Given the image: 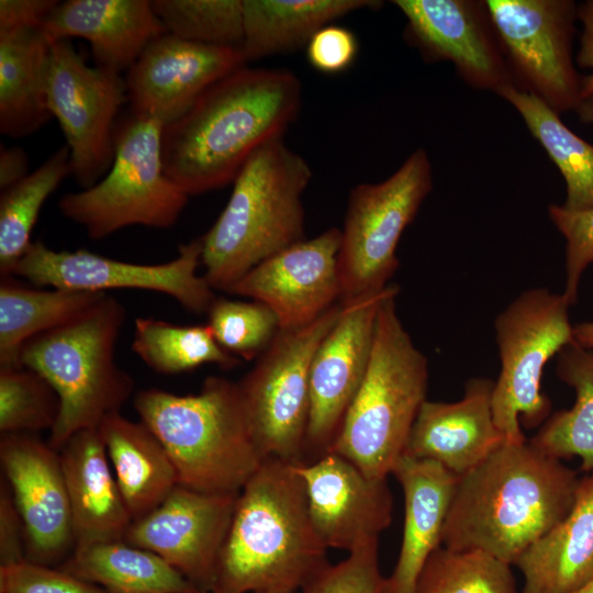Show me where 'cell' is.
<instances>
[{
    "mask_svg": "<svg viewBox=\"0 0 593 593\" xmlns=\"http://www.w3.org/2000/svg\"><path fill=\"white\" fill-rule=\"evenodd\" d=\"M301 91L299 78L280 68L246 65L216 81L163 127L166 175L189 197L233 182L259 147L282 138L299 113Z\"/></svg>",
    "mask_w": 593,
    "mask_h": 593,
    "instance_id": "obj_1",
    "label": "cell"
},
{
    "mask_svg": "<svg viewBox=\"0 0 593 593\" xmlns=\"http://www.w3.org/2000/svg\"><path fill=\"white\" fill-rule=\"evenodd\" d=\"M580 480L574 470L529 441H505L459 477L441 545L482 550L507 563L571 511Z\"/></svg>",
    "mask_w": 593,
    "mask_h": 593,
    "instance_id": "obj_2",
    "label": "cell"
},
{
    "mask_svg": "<svg viewBox=\"0 0 593 593\" xmlns=\"http://www.w3.org/2000/svg\"><path fill=\"white\" fill-rule=\"evenodd\" d=\"M295 465L264 459L239 492L211 593H296L329 564Z\"/></svg>",
    "mask_w": 593,
    "mask_h": 593,
    "instance_id": "obj_3",
    "label": "cell"
},
{
    "mask_svg": "<svg viewBox=\"0 0 593 593\" xmlns=\"http://www.w3.org/2000/svg\"><path fill=\"white\" fill-rule=\"evenodd\" d=\"M307 161L282 138L259 147L234 179L224 210L202 236L204 279L226 290L262 260L304 239Z\"/></svg>",
    "mask_w": 593,
    "mask_h": 593,
    "instance_id": "obj_4",
    "label": "cell"
},
{
    "mask_svg": "<svg viewBox=\"0 0 593 593\" xmlns=\"http://www.w3.org/2000/svg\"><path fill=\"white\" fill-rule=\"evenodd\" d=\"M167 450L178 484L205 492L239 493L262 462L249 433L237 382L209 377L197 394L150 388L133 401Z\"/></svg>",
    "mask_w": 593,
    "mask_h": 593,
    "instance_id": "obj_5",
    "label": "cell"
},
{
    "mask_svg": "<svg viewBox=\"0 0 593 593\" xmlns=\"http://www.w3.org/2000/svg\"><path fill=\"white\" fill-rule=\"evenodd\" d=\"M399 292L398 286L379 309L367 372L328 451L373 480H387L404 454L428 385L427 358L396 311Z\"/></svg>",
    "mask_w": 593,
    "mask_h": 593,
    "instance_id": "obj_6",
    "label": "cell"
},
{
    "mask_svg": "<svg viewBox=\"0 0 593 593\" xmlns=\"http://www.w3.org/2000/svg\"><path fill=\"white\" fill-rule=\"evenodd\" d=\"M125 307L109 294L87 313L27 340L20 366L43 376L60 401L48 444L59 451L83 429H98L120 412L134 392V380L115 361Z\"/></svg>",
    "mask_w": 593,
    "mask_h": 593,
    "instance_id": "obj_7",
    "label": "cell"
},
{
    "mask_svg": "<svg viewBox=\"0 0 593 593\" xmlns=\"http://www.w3.org/2000/svg\"><path fill=\"white\" fill-rule=\"evenodd\" d=\"M164 125L131 113L118 122L111 168L90 188L61 197V214L92 239L143 225L168 228L179 219L189 195L165 172Z\"/></svg>",
    "mask_w": 593,
    "mask_h": 593,
    "instance_id": "obj_8",
    "label": "cell"
},
{
    "mask_svg": "<svg viewBox=\"0 0 593 593\" xmlns=\"http://www.w3.org/2000/svg\"><path fill=\"white\" fill-rule=\"evenodd\" d=\"M571 304L563 293L532 288L516 296L494 321L501 369L494 381L492 409L505 441L526 440L528 428L547 419L551 403L541 393L547 362L574 342Z\"/></svg>",
    "mask_w": 593,
    "mask_h": 593,
    "instance_id": "obj_9",
    "label": "cell"
},
{
    "mask_svg": "<svg viewBox=\"0 0 593 593\" xmlns=\"http://www.w3.org/2000/svg\"><path fill=\"white\" fill-rule=\"evenodd\" d=\"M432 187L428 155L417 149L388 179L351 189L338 251L340 304L390 284L399 267V240Z\"/></svg>",
    "mask_w": 593,
    "mask_h": 593,
    "instance_id": "obj_10",
    "label": "cell"
},
{
    "mask_svg": "<svg viewBox=\"0 0 593 593\" xmlns=\"http://www.w3.org/2000/svg\"><path fill=\"white\" fill-rule=\"evenodd\" d=\"M340 312L342 304L337 303L306 326L280 329L253 369L237 382L249 433L262 460L302 463L312 359Z\"/></svg>",
    "mask_w": 593,
    "mask_h": 593,
    "instance_id": "obj_11",
    "label": "cell"
},
{
    "mask_svg": "<svg viewBox=\"0 0 593 593\" xmlns=\"http://www.w3.org/2000/svg\"><path fill=\"white\" fill-rule=\"evenodd\" d=\"M513 86L556 113L577 110L581 78L572 61V0H486Z\"/></svg>",
    "mask_w": 593,
    "mask_h": 593,
    "instance_id": "obj_12",
    "label": "cell"
},
{
    "mask_svg": "<svg viewBox=\"0 0 593 593\" xmlns=\"http://www.w3.org/2000/svg\"><path fill=\"white\" fill-rule=\"evenodd\" d=\"M126 100L121 74L89 66L69 40L51 41L47 104L69 148L71 175L82 189L111 168L116 118Z\"/></svg>",
    "mask_w": 593,
    "mask_h": 593,
    "instance_id": "obj_13",
    "label": "cell"
},
{
    "mask_svg": "<svg viewBox=\"0 0 593 593\" xmlns=\"http://www.w3.org/2000/svg\"><path fill=\"white\" fill-rule=\"evenodd\" d=\"M202 237L179 246L178 255L164 264L144 265L122 261L87 249L55 250L43 242H33L12 275L36 287L89 292L137 289L167 294L187 311L206 313L216 299L203 276Z\"/></svg>",
    "mask_w": 593,
    "mask_h": 593,
    "instance_id": "obj_14",
    "label": "cell"
},
{
    "mask_svg": "<svg viewBox=\"0 0 593 593\" xmlns=\"http://www.w3.org/2000/svg\"><path fill=\"white\" fill-rule=\"evenodd\" d=\"M398 287L342 304L310 369V417L302 463L328 454L368 369L379 309Z\"/></svg>",
    "mask_w": 593,
    "mask_h": 593,
    "instance_id": "obj_15",
    "label": "cell"
},
{
    "mask_svg": "<svg viewBox=\"0 0 593 593\" xmlns=\"http://www.w3.org/2000/svg\"><path fill=\"white\" fill-rule=\"evenodd\" d=\"M238 495L178 484L156 508L132 522L124 541L156 553L201 592L211 593Z\"/></svg>",
    "mask_w": 593,
    "mask_h": 593,
    "instance_id": "obj_16",
    "label": "cell"
},
{
    "mask_svg": "<svg viewBox=\"0 0 593 593\" xmlns=\"http://www.w3.org/2000/svg\"><path fill=\"white\" fill-rule=\"evenodd\" d=\"M405 34L428 61L449 60L462 80L495 93L513 85L485 1L394 0Z\"/></svg>",
    "mask_w": 593,
    "mask_h": 593,
    "instance_id": "obj_17",
    "label": "cell"
},
{
    "mask_svg": "<svg viewBox=\"0 0 593 593\" xmlns=\"http://www.w3.org/2000/svg\"><path fill=\"white\" fill-rule=\"evenodd\" d=\"M246 65L239 48L203 45L164 33L126 70L131 113L168 125L212 85Z\"/></svg>",
    "mask_w": 593,
    "mask_h": 593,
    "instance_id": "obj_18",
    "label": "cell"
},
{
    "mask_svg": "<svg viewBox=\"0 0 593 593\" xmlns=\"http://www.w3.org/2000/svg\"><path fill=\"white\" fill-rule=\"evenodd\" d=\"M0 462L23 521L26 560L64 562L74 534L60 455L32 434H4Z\"/></svg>",
    "mask_w": 593,
    "mask_h": 593,
    "instance_id": "obj_19",
    "label": "cell"
},
{
    "mask_svg": "<svg viewBox=\"0 0 593 593\" xmlns=\"http://www.w3.org/2000/svg\"><path fill=\"white\" fill-rule=\"evenodd\" d=\"M340 230L332 227L259 262L226 292L267 305L280 329L306 326L339 300Z\"/></svg>",
    "mask_w": 593,
    "mask_h": 593,
    "instance_id": "obj_20",
    "label": "cell"
},
{
    "mask_svg": "<svg viewBox=\"0 0 593 593\" xmlns=\"http://www.w3.org/2000/svg\"><path fill=\"white\" fill-rule=\"evenodd\" d=\"M311 521L327 548L351 552L378 540L391 523L393 500L387 480H373L345 457L328 452L296 463Z\"/></svg>",
    "mask_w": 593,
    "mask_h": 593,
    "instance_id": "obj_21",
    "label": "cell"
},
{
    "mask_svg": "<svg viewBox=\"0 0 593 593\" xmlns=\"http://www.w3.org/2000/svg\"><path fill=\"white\" fill-rule=\"evenodd\" d=\"M494 381L472 378L456 402L426 400L403 455L439 463L462 477L505 443L492 409Z\"/></svg>",
    "mask_w": 593,
    "mask_h": 593,
    "instance_id": "obj_22",
    "label": "cell"
},
{
    "mask_svg": "<svg viewBox=\"0 0 593 593\" xmlns=\"http://www.w3.org/2000/svg\"><path fill=\"white\" fill-rule=\"evenodd\" d=\"M49 41L81 37L90 44L96 66L121 74L146 46L167 33L148 0H67L47 18Z\"/></svg>",
    "mask_w": 593,
    "mask_h": 593,
    "instance_id": "obj_23",
    "label": "cell"
},
{
    "mask_svg": "<svg viewBox=\"0 0 593 593\" xmlns=\"http://www.w3.org/2000/svg\"><path fill=\"white\" fill-rule=\"evenodd\" d=\"M391 473L403 490L405 518L399 558L384 578L383 593H415L426 560L441 545L459 477L437 462L406 455L399 458Z\"/></svg>",
    "mask_w": 593,
    "mask_h": 593,
    "instance_id": "obj_24",
    "label": "cell"
},
{
    "mask_svg": "<svg viewBox=\"0 0 593 593\" xmlns=\"http://www.w3.org/2000/svg\"><path fill=\"white\" fill-rule=\"evenodd\" d=\"M69 499L74 548L124 540L133 519L98 429H83L59 450Z\"/></svg>",
    "mask_w": 593,
    "mask_h": 593,
    "instance_id": "obj_25",
    "label": "cell"
},
{
    "mask_svg": "<svg viewBox=\"0 0 593 593\" xmlns=\"http://www.w3.org/2000/svg\"><path fill=\"white\" fill-rule=\"evenodd\" d=\"M522 593H574L593 580V473L580 480L569 514L516 560Z\"/></svg>",
    "mask_w": 593,
    "mask_h": 593,
    "instance_id": "obj_26",
    "label": "cell"
},
{
    "mask_svg": "<svg viewBox=\"0 0 593 593\" xmlns=\"http://www.w3.org/2000/svg\"><path fill=\"white\" fill-rule=\"evenodd\" d=\"M113 473L133 521L156 508L178 485L175 466L155 434L120 412L98 427Z\"/></svg>",
    "mask_w": 593,
    "mask_h": 593,
    "instance_id": "obj_27",
    "label": "cell"
},
{
    "mask_svg": "<svg viewBox=\"0 0 593 593\" xmlns=\"http://www.w3.org/2000/svg\"><path fill=\"white\" fill-rule=\"evenodd\" d=\"M51 41L43 29L0 32V132L26 137L53 116L47 104Z\"/></svg>",
    "mask_w": 593,
    "mask_h": 593,
    "instance_id": "obj_28",
    "label": "cell"
},
{
    "mask_svg": "<svg viewBox=\"0 0 593 593\" xmlns=\"http://www.w3.org/2000/svg\"><path fill=\"white\" fill-rule=\"evenodd\" d=\"M373 0H243L246 61L306 46L322 27L351 12L376 9Z\"/></svg>",
    "mask_w": 593,
    "mask_h": 593,
    "instance_id": "obj_29",
    "label": "cell"
},
{
    "mask_svg": "<svg viewBox=\"0 0 593 593\" xmlns=\"http://www.w3.org/2000/svg\"><path fill=\"white\" fill-rule=\"evenodd\" d=\"M59 568L108 593H203L163 558L124 540L77 546Z\"/></svg>",
    "mask_w": 593,
    "mask_h": 593,
    "instance_id": "obj_30",
    "label": "cell"
},
{
    "mask_svg": "<svg viewBox=\"0 0 593 593\" xmlns=\"http://www.w3.org/2000/svg\"><path fill=\"white\" fill-rule=\"evenodd\" d=\"M107 295V292L29 288L3 277L0 284V368L21 367L20 353L27 340L72 322Z\"/></svg>",
    "mask_w": 593,
    "mask_h": 593,
    "instance_id": "obj_31",
    "label": "cell"
},
{
    "mask_svg": "<svg viewBox=\"0 0 593 593\" xmlns=\"http://www.w3.org/2000/svg\"><path fill=\"white\" fill-rule=\"evenodd\" d=\"M558 378L575 392L571 409L560 410L545 421L529 443L557 458L581 459L583 471L593 470V349L574 342L558 353Z\"/></svg>",
    "mask_w": 593,
    "mask_h": 593,
    "instance_id": "obj_32",
    "label": "cell"
},
{
    "mask_svg": "<svg viewBox=\"0 0 593 593\" xmlns=\"http://www.w3.org/2000/svg\"><path fill=\"white\" fill-rule=\"evenodd\" d=\"M499 96L516 109L562 174L567 184L562 205L571 211L593 209V145L574 134L538 97L513 85L503 88Z\"/></svg>",
    "mask_w": 593,
    "mask_h": 593,
    "instance_id": "obj_33",
    "label": "cell"
},
{
    "mask_svg": "<svg viewBox=\"0 0 593 593\" xmlns=\"http://www.w3.org/2000/svg\"><path fill=\"white\" fill-rule=\"evenodd\" d=\"M71 175L67 145L53 153L38 168L0 197V272L12 275L32 245L31 234L44 202Z\"/></svg>",
    "mask_w": 593,
    "mask_h": 593,
    "instance_id": "obj_34",
    "label": "cell"
},
{
    "mask_svg": "<svg viewBox=\"0 0 593 593\" xmlns=\"http://www.w3.org/2000/svg\"><path fill=\"white\" fill-rule=\"evenodd\" d=\"M132 350L152 370L178 374L205 363L233 369L239 358L226 351L205 325H176L154 317L134 321Z\"/></svg>",
    "mask_w": 593,
    "mask_h": 593,
    "instance_id": "obj_35",
    "label": "cell"
},
{
    "mask_svg": "<svg viewBox=\"0 0 593 593\" xmlns=\"http://www.w3.org/2000/svg\"><path fill=\"white\" fill-rule=\"evenodd\" d=\"M415 593H517L511 564L482 550L439 546L426 560Z\"/></svg>",
    "mask_w": 593,
    "mask_h": 593,
    "instance_id": "obj_36",
    "label": "cell"
},
{
    "mask_svg": "<svg viewBox=\"0 0 593 593\" xmlns=\"http://www.w3.org/2000/svg\"><path fill=\"white\" fill-rule=\"evenodd\" d=\"M167 33L210 46L242 48L243 0H153Z\"/></svg>",
    "mask_w": 593,
    "mask_h": 593,
    "instance_id": "obj_37",
    "label": "cell"
},
{
    "mask_svg": "<svg viewBox=\"0 0 593 593\" xmlns=\"http://www.w3.org/2000/svg\"><path fill=\"white\" fill-rule=\"evenodd\" d=\"M59 412V396L43 376L25 367L0 368L1 435L52 430Z\"/></svg>",
    "mask_w": 593,
    "mask_h": 593,
    "instance_id": "obj_38",
    "label": "cell"
},
{
    "mask_svg": "<svg viewBox=\"0 0 593 593\" xmlns=\"http://www.w3.org/2000/svg\"><path fill=\"white\" fill-rule=\"evenodd\" d=\"M214 338L230 354L258 358L280 331L275 313L265 304L216 298L206 312Z\"/></svg>",
    "mask_w": 593,
    "mask_h": 593,
    "instance_id": "obj_39",
    "label": "cell"
},
{
    "mask_svg": "<svg viewBox=\"0 0 593 593\" xmlns=\"http://www.w3.org/2000/svg\"><path fill=\"white\" fill-rule=\"evenodd\" d=\"M383 583L378 540H372L349 552L345 560L328 564L301 593H383Z\"/></svg>",
    "mask_w": 593,
    "mask_h": 593,
    "instance_id": "obj_40",
    "label": "cell"
},
{
    "mask_svg": "<svg viewBox=\"0 0 593 593\" xmlns=\"http://www.w3.org/2000/svg\"><path fill=\"white\" fill-rule=\"evenodd\" d=\"M551 222L566 239V288L562 292L571 305L575 304L581 277L593 262V209L571 211L550 204Z\"/></svg>",
    "mask_w": 593,
    "mask_h": 593,
    "instance_id": "obj_41",
    "label": "cell"
},
{
    "mask_svg": "<svg viewBox=\"0 0 593 593\" xmlns=\"http://www.w3.org/2000/svg\"><path fill=\"white\" fill-rule=\"evenodd\" d=\"M0 593H108L60 568L29 560L0 567Z\"/></svg>",
    "mask_w": 593,
    "mask_h": 593,
    "instance_id": "obj_42",
    "label": "cell"
},
{
    "mask_svg": "<svg viewBox=\"0 0 593 593\" xmlns=\"http://www.w3.org/2000/svg\"><path fill=\"white\" fill-rule=\"evenodd\" d=\"M357 53L356 35L350 30L334 24L318 30L306 45L309 63L325 74L345 70L353 64Z\"/></svg>",
    "mask_w": 593,
    "mask_h": 593,
    "instance_id": "obj_43",
    "label": "cell"
},
{
    "mask_svg": "<svg viewBox=\"0 0 593 593\" xmlns=\"http://www.w3.org/2000/svg\"><path fill=\"white\" fill-rule=\"evenodd\" d=\"M26 560L24 525L11 488L0 481V567Z\"/></svg>",
    "mask_w": 593,
    "mask_h": 593,
    "instance_id": "obj_44",
    "label": "cell"
},
{
    "mask_svg": "<svg viewBox=\"0 0 593 593\" xmlns=\"http://www.w3.org/2000/svg\"><path fill=\"white\" fill-rule=\"evenodd\" d=\"M56 0H1L0 32L24 29H43Z\"/></svg>",
    "mask_w": 593,
    "mask_h": 593,
    "instance_id": "obj_45",
    "label": "cell"
},
{
    "mask_svg": "<svg viewBox=\"0 0 593 593\" xmlns=\"http://www.w3.org/2000/svg\"><path fill=\"white\" fill-rule=\"evenodd\" d=\"M577 15L583 25L577 63L582 68L592 69L590 75L581 78V97L583 100L593 97V0H588L578 5Z\"/></svg>",
    "mask_w": 593,
    "mask_h": 593,
    "instance_id": "obj_46",
    "label": "cell"
},
{
    "mask_svg": "<svg viewBox=\"0 0 593 593\" xmlns=\"http://www.w3.org/2000/svg\"><path fill=\"white\" fill-rule=\"evenodd\" d=\"M29 159L25 150L18 146L1 147L0 152V189L1 191L25 178Z\"/></svg>",
    "mask_w": 593,
    "mask_h": 593,
    "instance_id": "obj_47",
    "label": "cell"
},
{
    "mask_svg": "<svg viewBox=\"0 0 593 593\" xmlns=\"http://www.w3.org/2000/svg\"><path fill=\"white\" fill-rule=\"evenodd\" d=\"M574 343L583 348L593 349V322H583L573 326Z\"/></svg>",
    "mask_w": 593,
    "mask_h": 593,
    "instance_id": "obj_48",
    "label": "cell"
},
{
    "mask_svg": "<svg viewBox=\"0 0 593 593\" xmlns=\"http://www.w3.org/2000/svg\"><path fill=\"white\" fill-rule=\"evenodd\" d=\"M575 111L582 122L593 124V97L583 99Z\"/></svg>",
    "mask_w": 593,
    "mask_h": 593,
    "instance_id": "obj_49",
    "label": "cell"
},
{
    "mask_svg": "<svg viewBox=\"0 0 593 593\" xmlns=\"http://www.w3.org/2000/svg\"><path fill=\"white\" fill-rule=\"evenodd\" d=\"M574 593H593V580L590 583H588L584 588H582L581 590Z\"/></svg>",
    "mask_w": 593,
    "mask_h": 593,
    "instance_id": "obj_50",
    "label": "cell"
},
{
    "mask_svg": "<svg viewBox=\"0 0 593 593\" xmlns=\"http://www.w3.org/2000/svg\"><path fill=\"white\" fill-rule=\"evenodd\" d=\"M257 593H294V592H257Z\"/></svg>",
    "mask_w": 593,
    "mask_h": 593,
    "instance_id": "obj_51",
    "label": "cell"
},
{
    "mask_svg": "<svg viewBox=\"0 0 593 593\" xmlns=\"http://www.w3.org/2000/svg\"><path fill=\"white\" fill-rule=\"evenodd\" d=\"M203 593H205V592H203Z\"/></svg>",
    "mask_w": 593,
    "mask_h": 593,
    "instance_id": "obj_52",
    "label": "cell"
}]
</instances>
